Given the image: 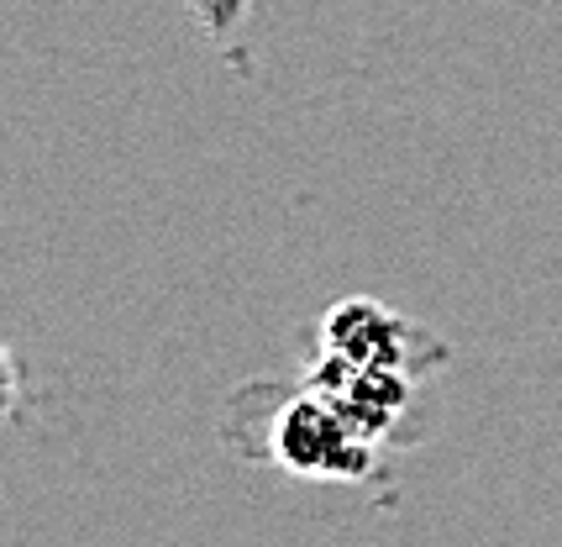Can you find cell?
I'll use <instances>...</instances> for the list:
<instances>
[{"label": "cell", "mask_w": 562, "mask_h": 547, "mask_svg": "<svg viewBox=\"0 0 562 547\" xmlns=\"http://www.w3.org/2000/svg\"><path fill=\"white\" fill-rule=\"evenodd\" d=\"M263 458L273 469L294 479H316V484H358L379 464V443L363 437L342 411L311 384L300 395H284L279 411L263 426Z\"/></svg>", "instance_id": "6da1fadb"}, {"label": "cell", "mask_w": 562, "mask_h": 547, "mask_svg": "<svg viewBox=\"0 0 562 547\" xmlns=\"http://www.w3.org/2000/svg\"><path fill=\"white\" fill-rule=\"evenodd\" d=\"M311 390L331 400L363 437L384 443V437L394 432V422L405 416L411 395H416V373L363 369V364H347V358H337V353H321L316 369H311Z\"/></svg>", "instance_id": "3957f363"}, {"label": "cell", "mask_w": 562, "mask_h": 547, "mask_svg": "<svg viewBox=\"0 0 562 547\" xmlns=\"http://www.w3.org/2000/svg\"><path fill=\"white\" fill-rule=\"evenodd\" d=\"M190 5L200 11V22L211 26V32H226L247 11V0H190Z\"/></svg>", "instance_id": "277c9868"}, {"label": "cell", "mask_w": 562, "mask_h": 547, "mask_svg": "<svg viewBox=\"0 0 562 547\" xmlns=\"http://www.w3.org/2000/svg\"><path fill=\"white\" fill-rule=\"evenodd\" d=\"M321 353H337V358L363 364V369L416 373V379H426V358H447L431 332H420L400 311L379 305V300H363V295L337 300L321 316Z\"/></svg>", "instance_id": "7a4b0ae2"}]
</instances>
